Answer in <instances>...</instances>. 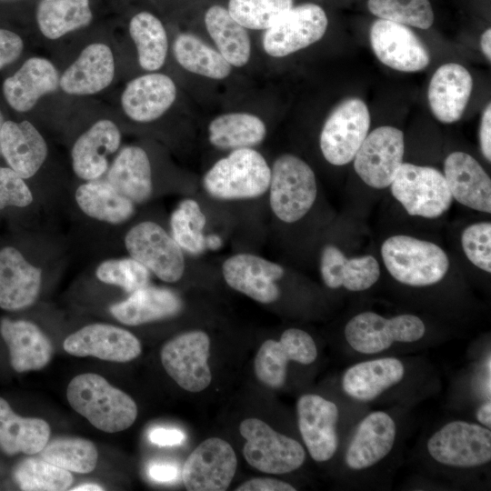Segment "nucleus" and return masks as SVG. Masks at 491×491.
Listing matches in <instances>:
<instances>
[{
    "label": "nucleus",
    "mask_w": 491,
    "mask_h": 491,
    "mask_svg": "<svg viewBox=\"0 0 491 491\" xmlns=\"http://www.w3.org/2000/svg\"><path fill=\"white\" fill-rule=\"evenodd\" d=\"M66 397L75 411L104 432L127 429L137 416L134 399L97 374L75 376L67 386Z\"/></svg>",
    "instance_id": "f257e3e1"
},
{
    "label": "nucleus",
    "mask_w": 491,
    "mask_h": 491,
    "mask_svg": "<svg viewBox=\"0 0 491 491\" xmlns=\"http://www.w3.org/2000/svg\"><path fill=\"white\" fill-rule=\"evenodd\" d=\"M271 167L253 148L232 150L215 162L203 177V186L220 200L251 199L263 195L269 187Z\"/></svg>",
    "instance_id": "f03ea898"
},
{
    "label": "nucleus",
    "mask_w": 491,
    "mask_h": 491,
    "mask_svg": "<svg viewBox=\"0 0 491 491\" xmlns=\"http://www.w3.org/2000/svg\"><path fill=\"white\" fill-rule=\"evenodd\" d=\"M381 256L391 276L410 286L438 283L450 266L447 255L439 246L405 235L386 239L381 246Z\"/></svg>",
    "instance_id": "7ed1b4c3"
},
{
    "label": "nucleus",
    "mask_w": 491,
    "mask_h": 491,
    "mask_svg": "<svg viewBox=\"0 0 491 491\" xmlns=\"http://www.w3.org/2000/svg\"><path fill=\"white\" fill-rule=\"evenodd\" d=\"M269 204L275 215L288 224L303 218L317 195L315 173L300 157L284 154L271 167Z\"/></svg>",
    "instance_id": "20e7f679"
},
{
    "label": "nucleus",
    "mask_w": 491,
    "mask_h": 491,
    "mask_svg": "<svg viewBox=\"0 0 491 491\" xmlns=\"http://www.w3.org/2000/svg\"><path fill=\"white\" fill-rule=\"evenodd\" d=\"M389 186L393 196L412 216L436 218L453 202L444 174L431 166L403 163Z\"/></svg>",
    "instance_id": "39448f33"
},
{
    "label": "nucleus",
    "mask_w": 491,
    "mask_h": 491,
    "mask_svg": "<svg viewBox=\"0 0 491 491\" xmlns=\"http://www.w3.org/2000/svg\"><path fill=\"white\" fill-rule=\"evenodd\" d=\"M246 440L243 455L256 469L267 474H286L299 468L306 453L297 441L273 429L257 418H246L239 426Z\"/></svg>",
    "instance_id": "423d86ee"
},
{
    "label": "nucleus",
    "mask_w": 491,
    "mask_h": 491,
    "mask_svg": "<svg viewBox=\"0 0 491 491\" xmlns=\"http://www.w3.org/2000/svg\"><path fill=\"white\" fill-rule=\"evenodd\" d=\"M425 332L424 322L415 315L403 314L386 318L368 311L347 322L345 337L356 352L373 355L388 349L396 342H416Z\"/></svg>",
    "instance_id": "0eeeda50"
},
{
    "label": "nucleus",
    "mask_w": 491,
    "mask_h": 491,
    "mask_svg": "<svg viewBox=\"0 0 491 491\" xmlns=\"http://www.w3.org/2000/svg\"><path fill=\"white\" fill-rule=\"evenodd\" d=\"M125 246L129 256L164 282L175 283L185 273L182 248L157 223L144 221L131 227L125 236Z\"/></svg>",
    "instance_id": "6e6552de"
},
{
    "label": "nucleus",
    "mask_w": 491,
    "mask_h": 491,
    "mask_svg": "<svg viewBox=\"0 0 491 491\" xmlns=\"http://www.w3.org/2000/svg\"><path fill=\"white\" fill-rule=\"evenodd\" d=\"M369 127L370 114L364 101L356 97L344 100L328 115L320 134L325 159L334 165L353 161Z\"/></svg>",
    "instance_id": "1a4fd4ad"
},
{
    "label": "nucleus",
    "mask_w": 491,
    "mask_h": 491,
    "mask_svg": "<svg viewBox=\"0 0 491 491\" xmlns=\"http://www.w3.org/2000/svg\"><path fill=\"white\" fill-rule=\"evenodd\" d=\"M427 450L436 461L446 466H480L491 460V432L477 424L452 421L429 438Z\"/></svg>",
    "instance_id": "9d476101"
},
{
    "label": "nucleus",
    "mask_w": 491,
    "mask_h": 491,
    "mask_svg": "<svg viewBox=\"0 0 491 491\" xmlns=\"http://www.w3.org/2000/svg\"><path fill=\"white\" fill-rule=\"evenodd\" d=\"M327 25V16L318 5H293L265 30L263 48L270 56H286L319 41Z\"/></svg>",
    "instance_id": "9b49d317"
},
{
    "label": "nucleus",
    "mask_w": 491,
    "mask_h": 491,
    "mask_svg": "<svg viewBox=\"0 0 491 491\" xmlns=\"http://www.w3.org/2000/svg\"><path fill=\"white\" fill-rule=\"evenodd\" d=\"M210 339L206 333L194 330L178 335L165 343L161 362L168 376L186 391L197 393L211 383L208 366Z\"/></svg>",
    "instance_id": "f8f14e48"
},
{
    "label": "nucleus",
    "mask_w": 491,
    "mask_h": 491,
    "mask_svg": "<svg viewBox=\"0 0 491 491\" xmlns=\"http://www.w3.org/2000/svg\"><path fill=\"white\" fill-rule=\"evenodd\" d=\"M404 134L389 125L379 126L367 134L353 161L354 169L370 187H388L403 164Z\"/></svg>",
    "instance_id": "ddd939ff"
},
{
    "label": "nucleus",
    "mask_w": 491,
    "mask_h": 491,
    "mask_svg": "<svg viewBox=\"0 0 491 491\" xmlns=\"http://www.w3.org/2000/svg\"><path fill=\"white\" fill-rule=\"evenodd\" d=\"M236 467L237 458L231 445L210 437L186 458L181 478L188 491H224L230 486Z\"/></svg>",
    "instance_id": "4468645a"
},
{
    "label": "nucleus",
    "mask_w": 491,
    "mask_h": 491,
    "mask_svg": "<svg viewBox=\"0 0 491 491\" xmlns=\"http://www.w3.org/2000/svg\"><path fill=\"white\" fill-rule=\"evenodd\" d=\"M317 348L312 336L299 328H288L278 341L268 339L259 347L254 361L257 379L271 388L284 386L289 361L312 364Z\"/></svg>",
    "instance_id": "2eb2a0df"
},
{
    "label": "nucleus",
    "mask_w": 491,
    "mask_h": 491,
    "mask_svg": "<svg viewBox=\"0 0 491 491\" xmlns=\"http://www.w3.org/2000/svg\"><path fill=\"white\" fill-rule=\"evenodd\" d=\"M369 38L376 56L395 70L417 72L430 62L426 46L405 25L379 18L372 24Z\"/></svg>",
    "instance_id": "dca6fc26"
},
{
    "label": "nucleus",
    "mask_w": 491,
    "mask_h": 491,
    "mask_svg": "<svg viewBox=\"0 0 491 491\" xmlns=\"http://www.w3.org/2000/svg\"><path fill=\"white\" fill-rule=\"evenodd\" d=\"M64 349L75 356H94L103 360L125 363L136 358L141 344L129 331L108 324H91L69 335Z\"/></svg>",
    "instance_id": "f3484780"
},
{
    "label": "nucleus",
    "mask_w": 491,
    "mask_h": 491,
    "mask_svg": "<svg viewBox=\"0 0 491 491\" xmlns=\"http://www.w3.org/2000/svg\"><path fill=\"white\" fill-rule=\"evenodd\" d=\"M225 283L261 304H271L280 296L276 281L283 277L284 267L262 256L240 253L228 257L222 266Z\"/></svg>",
    "instance_id": "a211bd4d"
},
{
    "label": "nucleus",
    "mask_w": 491,
    "mask_h": 491,
    "mask_svg": "<svg viewBox=\"0 0 491 491\" xmlns=\"http://www.w3.org/2000/svg\"><path fill=\"white\" fill-rule=\"evenodd\" d=\"M296 413L298 428L311 457L317 462L332 458L338 446L336 405L318 395L306 394L297 400Z\"/></svg>",
    "instance_id": "6ab92c4d"
},
{
    "label": "nucleus",
    "mask_w": 491,
    "mask_h": 491,
    "mask_svg": "<svg viewBox=\"0 0 491 491\" xmlns=\"http://www.w3.org/2000/svg\"><path fill=\"white\" fill-rule=\"evenodd\" d=\"M42 286V270L13 246L0 248V308L17 311L32 306Z\"/></svg>",
    "instance_id": "aec40b11"
},
{
    "label": "nucleus",
    "mask_w": 491,
    "mask_h": 491,
    "mask_svg": "<svg viewBox=\"0 0 491 491\" xmlns=\"http://www.w3.org/2000/svg\"><path fill=\"white\" fill-rule=\"evenodd\" d=\"M444 176L453 199L471 209L490 214L491 180L469 154L453 152L444 163Z\"/></svg>",
    "instance_id": "412c9836"
},
{
    "label": "nucleus",
    "mask_w": 491,
    "mask_h": 491,
    "mask_svg": "<svg viewBox=\"0 0 491 491\" xmlns=\"http://www.w3.org/2000/svg\"><path fill=\"white\" fill-rule=\"evenodd\" d=\"M472 89V76L463 65L447 63L438 67L427 91L435 117L444 124L458 121L466 108Z\"/></svg>",
    "instance_id": "4be33fe9"
},
{
    "label": "nucleus",
    "mask_w": 491,
    "mask_h": 491,
    "mask_svg": "<svg viewBox=\"0 0 491 491\" xmlns=\"http://www.w3.org/2000/svg\"><path fill=\"white\" fill-rule=\"evenodd\" d=\"M176 87L166 75L154 73L130 81L121 96L125 115L135 122L146 123L163 115L174 104Z\"/></svg>",
    "instance_id": "5701e85b"
},
{
    "label": "nucleus",
    "mask_w": 491,
    "mask_h": 491,
    "mask_svg": "<svg viewBox=\"0 0 491 491\" xmlns=\"http://www.w3.org/2000/svg\"><path fill=\"white\" fill-rule=\"evenodd\" d=\"M396 428L392 417L381 411L367 415L358 425L346 453V463L354 470L368 468L392 450Z\"/></svg>",
    "instance_id": "b1692460"
},
{
    "label": "nucleus",
    "mask_w": 491,
    "mask_h": 491,
    "mask_svg": "<svg viewBox=\"0 0 491 491\" xmlns=\"http://www.w3.org/2000/svg\"><path fill=\"white\" fill-rule=\"evenodd\" d=\"M120 143L121 133L115 123L108 119L95 123L73 145L75 174L86 181L98 179L107 170V156L118 149Z\"/></svg>",
    "instance_id": "393cba45"
},
{
    "label": "nucleus",
    "mask_w": 491,
    "mask_h": 491,
    "mask_svg": "<svg viewBox=\"0 0 491 491\" xmlns=\"http://www.w3.org/2000/svg\"><path fill=\"white\" fill-rule=\"evenodd\" d=\"M0 334L8 347L10 364L18 373L39 370L52 358L51 341L33 322L3 317Z\"/></svg>",
    "instance_id": "a878e982"
},
{
    "label": "nucleus",
    "mask_w": 491,
    "mask_h": 491,
    "mask_svg": "<svg viewBox=\"0 0 491 491\" xmlns=\"http://www.w3.org/2000/svg\"><path fill=\"white\" fill-rule=\"evenodd\" d=\"M0 152L8 167L24 179L35 175L47 156V145L28 121H4L0 135Z\"/></svg>",
    "instance_id": "bb28decb"
},
{
    "label": "nucleus",
    "mask_w": 491,
    "mask_h": 491,
    "mask_svg": "<svg viewBox=\"0 0 491 491\" xmlns=\"http://www.w3.org/2000/svg\"><path fill=\"white\" fill-rule=\"evenodd\" d=\"M56 68L47 59L32 57L3 84V94L8 105L17 112H27L44 95L59 85Z\"/></svg>",
    "instance_id": "cd10ccee"
},
{
    "label": "nucleus",
    "mask_w": 491,
    "mask_h": 491,
    "mask_svg": "<svg viewBox=\"0 0 491 491\" xmlns=\"http://www.w3.org/2000/svg\"><path fill=\"white\" fill-rule=\"evenodd\" d=\"M115 74L114 56L104 44L87 45L59 80L62 89L70 95H85L107 87Z\"/></svg>",
    "instance_id": "c85d7f7f"
},
{
    "label": "nucleus",
    "mask_w": 491,
    "mask_h": 491,
    "mask_svg": "<svg viewBox=\"0 0 491 491\" xmlns=\"http://www.w3.org/2000/svg\"><path fill=\"white\" fill-rule=\"evenodd\" d=\"M320 273L327 287L343 286L348 291L358 292L377 282L380 267L371 255L348 258L337 246L326 245L320 256Z\"/></svg>",
    "instance_id": "c756f323"
},
{
    "label": "nucleus",
    "mask_w": 491,
    "mask_h": 491,
    "mask_svg": "<svg viewBox=\"0 0 491 491\" xmlns=\"http://www.w3.org/2000/svg\"><path fill=\"white\" fill-rule=\"evenodd\" d=\"M182 307V300L172 290L147 285L112 305L109 310L120 323L140 326L175 316Z\"/></svg>",
    "instance_id": "7c9ffc66"
},
{
    "label": "nucleus",
    "mask_w": 491,
    "mask_h": 491,
    "mask_svg": "<svg viewBox=\"0 0 491 491\" xmlns=\"http://www.w3.org/2000/svg\"><path fill=\"white\" fill-rule=\"evenodd\" d=\"M404 374L405 368L399 359L377 358L350 366L343 376L342 387L356 400L372 401L399 383Z\"/></svg>",
    "instance_id": "2f4dec72"
},
{
    "label": "nucleus",
    "mask_w": 491,
    "mask_h": 491,
    "mask_svg": "<svg viewBox=\"0 0 491 491\" xmlns=\"http://www.w3.org/2000/svg\"><path fill=\"white\" fill-rule=\"evenodd\" d=\"M106 181L135 205L146 202L153 192L146 152L136 145L124 147L108 170Z\"/></svg>",
    "instance_id": "473e14b6"
},
{
    "label": "nucleus",
    "mask_w": 491,
    "mask_h": 491,
    "mask_svg": "<svg viewBox=\"0 0 491 491\" xmlns=\"http://www.w3.org/2000/svg\"><path fill=\"white\" fill-rule=\"evenodd\" d=\"M50 432L46 421L18 416L8 402L0 397V449L5 454H38L47 444Z\"/></svg>",
    "instance_id": "72a5a7b5"
},
{
    "label": "nucleus",
    "mask_w": 491,
    "mask_h": 491,
    "mask_svg": "<svg viewBox=\"0 0 491 491\" xmlns=\"http://www.w3.org/2000/svg\"><path fill=\"white\" fill-rule=\"evenodd\" d=\"M75 198L84 214L111 225H120L135 213V204L107 181L92 180L82 184L75 190Z\"/></svg>",
    "instance_id": "f704fd0d"
},
{
    "label": "nucleus",
    "mask_w": 491,
    "mask_h": 491,
    "mask_svg": "<svg viewBox=\"0 0 491 491\" xmlns=\"http://www.w3.org/2000/svg\"><path fill=\"white\" fill-rule=\"evenodd\" d=\"M206 31L216 50L235 67L247 64L251 55V41L246 28L236 22L227 8L215 5L205 14Z\"/></svg>",
    "instance_id": "c9c22d12"
},
{
    "label": "nucleus",
    "mask_w": 491,
    "mask_h": 491,
    "mask_svg": "<svg viewBox=\"0 0 491 491\" xmlns=\"http://www.w3.org/2000/svg\"><path fill=\"white\" fill-rule=\"evenodd\" d=\"M207 131L210 144L218 149L253 148L266 135L264 121L245 112L226 113L215 117Z\"/></svg>",
    "instance_id": "e433bc0d"
},
{
    "label": "nucleus",
    "mask_w": 491,
    "mask_h": 491,
    "mask_svg": "<svg viewBox=\"0 0 491 491\" xmlns=\"http://www.w3.org/2000/svg\"><path fill=\"white\" fill-rule=\"evenodd\" d=\"M174 54L183 68L195 75L221 80L232 72V65L217 50L190 33L180 34L175 38Z\"/></svg>",
    "instance_id": "4c0bfd02"
},
{
    "label": "nucleus",
    "mask_w": 491,
    "mask_h": 491,
    "mask_svg": "<svg viewBox=\"0 0 491 491\" xmlns=\"http://www.w3.org/2000/svg\"><path fill=\"white\" fill-rule=\"evenodd\" d=\"M92 17L89 0H42L36 12L38 27L49 39L88 25Z\"/></svg>",
    "instance_id": "58836bf2"
},
{
    "label": "nucleus",
    "mask_w": 491,
    "mask_h": 491,
    "mask_svg": "<svg viewBox=\"0 0 491 491\" xmlns=\"http://www.w3.org/2000/svg\"><path fill=\"white\" fill-rule=\"evenodd\" d=\"M129 33L136 46L142 68L155 71L165 64L168 42L161 21L148 12L136 14L130 21Z\"/></svg>",
    "instance_id": "ea45409f"
},
{
    "label": "nucleus",
    "mask_w": 491,
    "mask_h": 491,
    "mask_svg": "<svg viewBox=\"0 0 491 491\" xmlns=\"http://www.w3.org/2000/svg\"><path fill=\"white\" fill-rule=\"evenodd\" d=\"M40 457L69 472L87 474L95 468L98 452L87 439L59 437L47 442Z\"/></svg>",
    "instance_id": "a19ab883"
},
{
    "label": "nucleus",
    "mask_w": 491,
    "mask_h": 491,
    "mask_svg": "<svg viewBox=\"0 0 491 491\" xmlns=\"http://www.w3.org/2000/svg\"><path fill=\"white\" fill-rule=\"evenodd\" d=\"M206 217L199 204L191 198L182 200L170 217L171 235L182 248L191 255L202 254L205 246L204 229Z\"/></svg>",
    "instance_id": "79ce46f5"
},
{
    "label": "nucleus",
    "mask_w": 491,
    "mask_h": 491,
    "mask_svg": "<svg viewBox=\"0 0 491 491\" xmlns=\"http://www.w3.org/2000/svg\"><path fill=\"white\" fill-rule=\"evenodd\" d=\"M14 477L22 490L62 491L73 483L72 474L42 457H29L21 461L14 471Z\"/></svg>",
    "instance_id": "37998d69"
},
{
    "label": "nucleus",
    "mask_w": 491,
    "mask_h": 491,
    "mask_svg": "<svg viewBox=\"0 0 491 491\" xmlns=\"http://www.w3.org/2000/svg\"><path fill=\"white\" fill-rule=\"evenodd\" d=\"M367 7L380 19L420 29L429 28L434 22L429 0H368Z\"/></svg>",
    "instance_id": "c03bdc74"
},
{
    "label": "nucleus",
    "mask_w": 491,
    "mask_h": 491,
    "mask_svg": "<svg viewBox=\"0 0 491 491\" xmlns=\"http://www.w3.org/2000/svg\"><path fill=\"white\" fill-rule=\"evenodd\" d=\"M293 4V0H229L227 10L245 28L266 30Z\"/></svg>",
    "instance_id": "a18cd8bd"
},
{
    "label": "nucleus",
    "mask_w": 491,
    "mask_h": 491,
    "mask_svg": "<svg viewBox=\"0 0 491 491\" xmlns=\"http://www.w3.org/2000/svg\"><path fill=\"white\" fill-rule=\"evenodd\" d=\"M150 275L144 265L131 256L107 259L95 268L99 281L117 286L128 294L149 285Z\"/></svg>",
    "instance_id": "49530a36"
},
{
    "label": "nucleus",
    "mask_w": 491,
    "mask_h": 491,
    "mask_svg": "<svg viewBox=\"0 0 491 491\" xmlns=\"http://www.w3.org/2000/svg\"><path fill=\"white\" fill-rule=\"evenodd\" d=\"M461 245L467 259L479 269L491 273V224L479 222L466 226Z\"/></svg>",
    "instance_id": "de8ad7c7"
},
{
    "label": "nucleus",
    "mask_w": 491,
    "mask_h": 491,
    "mask_svg": "<svg viewBox=\"0 0 491 491\" xmlns=\"http://www.w3.org/2000/svg\"><path fill=\"white\" fill-rule=\"evenodd\" d=\"M33 201V193L25 179L10 167L0 166V210L24 208Z\"/></svg>",
    "instance_id": "09e8293b"
},
{
    "label": "nucleus",
    "mask_w": 491,
    "mask_h": 491,
    "mask_svg": "<svg viewBox=\"0 0 491 491\" xmlns=\"http://www.w3.org/2000/svg\"><path fill=\"white\" fill-rule=\"evenodd\" d=\"M24 43L15 33L0 29V69L16 60L21 55Z\"/></svg>",
    "instance_id": "8fccbe9b"
},
{
    "label": "nucleus",
    "mask_w": 491,
    "mask_h": 491,
    "mask_svg": "<svg viewBox=\"0 0 491 491\" xmlns=\"http://www.w3.org/2000/svg\"><path fill=\"white\" fill-rule=\"evenodd\" d=\"M149 478L158 483L175 482L180 476L179 466L169 461H154L147 466Z\"/></svg>",
    "instance_id": "3c124183"
},
{
    "label": "nucleus",
    "mask_w": 491,
    "mask_h": 491,
    "mask_svg": "<svg viewBox=\"0 0 491 491\" xmlns=\"http://www.w3.org/2000/svg\"><path fill=\"white\" fill-rule=\"evenodd\" d=\"M148 439L159 446H173L182 445L185 435L178 428L156 426L149 431Z\"/></svg>",
    "instance_id": "603ef678"
},
{
    "label": "nucleus",
    "mask_w": 491,
    "mask_h": 491,
    "mask_svg": "<svg viewBox=\"0 0 491 491\" xmlns=\"http://www.w3.org/2000/svg\"><path fill=\"white\" fill-rule=\"evenodd\" d=\"M236 491H296V488L282 480L256 477L247 480L235 488Z\"/></svg>",
    "instance_id": "864d4df0"
},
{
    "label": "nucleus",
    "mask_w": 491,
    "mask_h": 491,
    "mask_svg": "<svg viewBox=\"0 0 491 491\" xmlns=\"http://www.w3.org/2000/svg\"><path fill=\"white\" fill-rule=\"evenodd\" d=\"M480 149L484 157L490 163L491 161V105L486 106L480 123L479 129Z\"/></svg>",
    "instance_id": "5fc2aeb1"
},
{
    "label": "nucleus",
    "mask_w": 491,
    "mask_h": 491,
    "mask_svg": "<svg viewBox=\"0 0 491 491\" xmlns=\"http://www.w3.org/2000/svg\"><path fill=\"white\" fill-rule=\"evenodd\" d=\"M477 420L486 427H491V403L490 401L483 404L477 410Z\"/></svg>",
    "instance_id": "6e6d98bb"
},
{
    "label": "nucleus",
    "mask_w": 491,
    "mask_h": 491,
    "mask_svg": "<svg viewBox=\"0 0 491 491\" xmlns=\"http://www.w3.org/2000/svg\"><path fill=\"white\" fill-rule=\"evenodd\" d=\"M480 45L482 52L488 61L491 60V29L487 28L481 35Z\"/></svg>",
    "instance_id": "4d7b16f0"
},
{
    "label": "nucleus",
    "mask_w": 491,
    "mask_h": 491,
    "mask_svg": "<svg viewBox=\"0 0 491 491\" xmlns=\"http://www.w3.org/2000/svg\"><path fill=\"white\" fill-rule=\"evenodd\" d=\"M222 245V239L217 235H209L205 236L206 248L216 250Z\"/></svg>",
    "instance_id": "13d9d810"
},
{
    "label": "nucleus",
    "mask_w": 491,
    "mask_h": 491,
    "mask_svg": "<svg viewBox=\"0 0 491 491\" xmlns=\"http://www.w3.org/2000/svg\"><path fill=\"white\" fill-rule=\"evenodd\" d=\"M72 490H74V491H87V490L94 491V490H104V489L100 486L95 485V484H85V485L78 486L73 488Z\"/></svg>",
    "instance_id": "bf43d9fd"
},
{
    "label": "nucleus",
    "mask_w": 491,
    "mask_h": 491,
    "mask_svg": "<svg viewBox=\"0 0 491 491\" xmlns=\"http://www.w3.org/2000/svg\"><path fill=\"white\" fill-rule=\"evenodd\" d=\"M3 123H4V117H3V115L0 111V135H1V129H2V125H3ZM1 154V152H0Z\"/></svg>",
    "instance_id": "052dcab7"
}]
</instances>
